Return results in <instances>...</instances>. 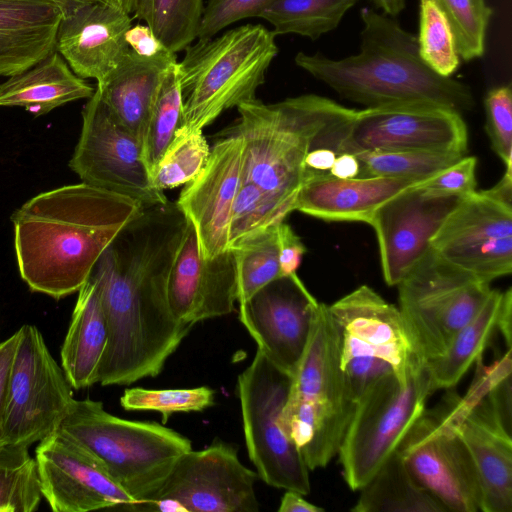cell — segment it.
<instances>
[{"instance_id": "cell-1", "label": "cell", "mask_w": 512, "mask_h": 512, "mask_svg": "<svg viewBox=\"0 0 512 512\" xmlns=\"http://www.w3.org/2000/svg\"><path fill=\"white\" fill-rule=\"evenodd\" d=\"M187 219L176 203L143 208L100 256L97 283L108 338L98 369L102 386L158 376L193 327L172 314L171 263Z\"/></svg>"}, {"instance_id": "cell-2", "label": "cell", "mask_w": 512, "mask_h": 512, "mask_svg": "<svg viewBox=\"0 0 512 512\" xmlns=\"http://www.w3.org/2000/svg\"><path fill=\"white\" fill-rule=\"evenodd\" d=\"M136 200L84 182L42 192L11 216L22 280L61 299L79 291L100 256L143 210Z\"/></svg>"}, {"instance_id": "cell-3", "label": "cell", "mask_w": 512, "mask_h": 512, "mask_svg": "<svg viewBox=\"0 0 512 512\" xmlns=\"http://www.w3.org/2000/svg\"><path fill=\"white\" fill-rule=\"evenodd\" d=\"M360 51L343 59L298 52L295 64L341 97L368 107L431 104L471 110L465 83L434 72L421 58L417 37L384 13L364 7Z\"/></svg>"}, {"instance_id": "cell-4", "label": "cell", "mask_w": 512, "mask_h": 512, "mask_svg": "<svg viewBox=\"0 0 512 512\" xmlns=\"http://www.w3.org/2000/svg\"><path fill=\"white\" fill-rule=\"evenodd\" d=\"M228 133L243 141V181L252 182L294 211L306 175L305 158L318 147L343 152L356 111L315 94L237 107Z\"/></svg>"}, {"instance_id": "cell-5", "label": "cell", "mask_w": 512, "mask_h": 512, "mask_svg": "<svg viewBox=\"0 0 512 512\" xmlns=\"http://www.w3.org/2000/svg\"><path fill=\"white\" fill-rule=\"evenodd\" d=\"M340 341L328 305L319 303L280 417L310 470L325 467L338 453L356 405L342 369Z\"/></svg>"}, {"instance_id": "cell-6", "label": "cell", "mask_w": 512, "mask_h": 512, "mask_svg": "<svg viewBox=\"0 0 512 512\" xmlns=\"http://www.w3.org/2000/svg\"><path fill=\"white\" fill-rule=\"evenodd\" d=\"M275 37L261 24H246L187 46L178 62L184 102L180 130H203L224 111L256 99L278 54Z\"/></svg>"}, {"instance_id": "cell-7", "label": "cell", "mask_w": 512, "mask_h": 512, "mask_svg": "<svg viewBox=\"0 0 512 512\" xmlns=\"http://www.w3.org/2000/svg\"><path fill=\"white\" fill-rule=\"evenodd\" d=\"M58 430L91 452L134 503L149 500L191 441L156 422L108 413L102 402L76 400Z\"/></svg>"}, {"instance_id": "cell-8", "label": "cell", "mask_w": 512, "mask_h": 512, "mask_svg": "<svg viewBox=\"0 0 512 512\" xmlns=\"http://www.w3.org/2000/svg\"><path fill=\"white\" fill-rule=\"evenodd\" d=\"M433 392L426 362L415 358L405 381L389 373L359 398L337 453L350 489L360 490L398 449Z\"/></svg>"}, {"instance_id": "cell-9", "label": "cell", "mask_w": 512, "mask_h": 512, "mask_svg": "<svg viewBox=\"0 0 512 512\" xmlns=\"http://www.w3.org/2000/svg\"><path fill=\"white\" fill-rule=\"evenodd\" d=\"M399 310L415 356L442 355L484 305L491 288L431 248L397 284Z\"/></svg>"}, {"instance_id": "cell-10", "label": "cell", "mask_w": 512, "mask_h": 512, "mask_svg": "<svg viewBox=\"0 0 512 512\" xmlns=\"http://www.w3.org/2000/svg\"><path fill=\"white\" fill-rule=\"evenodd\" d=\"M291 380L257 348L238 376L237 396L248 456L257 475L274 488L307 495L310 469L280 423Z\"/></svg>"}, {"instance_id": "cell-11", "label": "cell", "mask_w": 512, "mask_h": 512, "mask_svg": "<svg viewBox=\"0 0 512 512\" xmlns=\"http://www.w3.org/2000/svg\"><path fill=\"white\" fill-rule=\"evenodd\" d=\"M430 248L451 264L490 283L512 271V168L492 188L463 198Z\"/></svg>"}, {"instance_id": "cell-12", "label": "cell", "mask_w": 512, "mask_h": 512, "mask_svg": "<svg viewBox=\"0 0 512 512\" xmlns=\"http://www.w3.org/2000/svg\"><path fill=\"white\" fill-rule=\"evenodd\" d=\"M75 399L34 325L19 328L7 389L4 444L29 447L58 430Z\"/></svg>"}, {"instance_id": "cell-13", "label": "cell", "mask_w": 512, "mask_h": 512, "mask_svg": "<svg viewBox=\"0 0 512 512\" xmlns=\"http://www.w3.org/2000/svg\"><path fill=\"white\" fill-rule=\"evenodd\" d=\"M69 166L82 182L132 198L144 208L169 201L153 183L142 142L113 117L96 89L82 110Z\"/></svg>"}, {"instance_id": "cell-14", "label": "cell", "mask_w": 512, "mask_h": 512, "mask_svg": "<svg viewBox=\"0 0 512 512\" xmlns=\"http://www.w3.org/2000/svg\"><path fill=\"white\" fill-rule=\"evenodd\" d=\"M450 394L417 419L397 451L416 481L448 511L478 512L482 496L470 452L450 415Z\"/></svg>"}, {"instance_id": "cell-15", "label": "cell", "mask_w": 512, "mask_h": 512, "mask_svg": "<svg viewBox=\"0 0 512 512\" xmlns=\"http://www.w3.org/2000/svg\"><path fill=\"white\" fill-rule=\"evenodd\" d=\"M257 476L235 446L216 440L184 453L149 500H159L162 512H257Z\"/></svg>"}, {"instance_id": "cell-16", "label": "cell", "mask_w": 512, "mask_h": 512, "mask_svg": "<svg viewBox=\"0 0 512 512\" xmlns=\"http://www.w3.org/2000/svg\"><path fill=\"white\" fill-rule=\"evenodd\" d=\"M468 132L454 110L431 104H397L357 110L343 152L428 151L465 155Z\"/></svg>"}, {"instance_id": "cell-17", "label": "cell", "mask_w": 512, "mask_h": 512, "mask_svg": "<svg viewBox=\"0 0 512 512\" xmlns=\"http://www.w3.org/2000/svg\"><path fill=\"white\" fill-rule=\"evenodd\" d=\"M319 303L297 274L280 276L239 305V320L258 349L293 376Z\"/></svg>"}, {"instance_id": "cell-18", "label": "cell", "mask_w": 512, "mask_h": 512, "mask_svg": "<svg viewBox=\"0 0 512 512\" xmlns=\"http://www.w3.org/2000/svg\"><path fill=\"white\" fill-rule=\"evenodd\" d=\"M35 460L43 498L54 512H88L134 503L91 452L59 430L39 442Z\"/></svg>"}, {"instance_id": "cell-19", "label": "cell", "mask_w": 512, "mask_h": 512, "mask_svg": "<svg viewBox=\"0 0 512 512\" xmlns=\"http://www.w3.org/2000/svg\"><path fill=\"white\" fill-rule=\"evenodd\" d=\"M462 199L430 194L417 185L398 193L376 210L370 225L376 233L387 285L397 286L430 249L433 237Z\"/></svg>"}, {"instance_id": "cell-20", "label": "cell", "mask_w": 512, "mask_h": 512, "mask_svg": "<svg viewBox=\"0 0 512 512\" xmlns=\"http://www.w3.org/2000/svg\"><path fill=\"white\" fill-rule=\"evenodd\" d=\"M167 294L173 316L191 326L231 314L238 300L233 251L203 257L194 226L187 219L169 270Z\"/></svg>"}, {"instance_id": "cell-21", "label": "cell", "mask_w": 512, "mask_h": 512, "mask_svg": "<svg viewBox=\"0 0 512 512\" xmlns=\"http://www.w3.org/2000/svg\"><path fill=\"white\" fill-rule=\"evenodd\" d=\"M242 182L243 141L225 132L211 148L205 167L185 184L175 202L194 226L203 257L228 250L231 209Z\"/></svg>"}, {"instance_id": "cell-22", "label": "cell", "mask_w": 512, "mask_h": 512, "mask_svg": "<svg viewBox=\"0 0 512 512\" xmlns=\"http://www.w3.org/2000/svg\"><path fill=\"white\" fill-rule=\"evenodd\" d=\"M340 330L341 360L373 356L388 362L405 381L413 360L407 330L398 307L367 285H361L328 305Z\"/></svg>"}, {"instance_id": "cell-23", "label": "cell", "mask_w": 512, "mask_h": 512, "mask_svg": "<svg viewBox=\"0 0 512 512\" xmlns=\"http://www.w3.org/2000/svg\"><path fill=\"white\" fill-rule=\"evenodd\" d=\"M486 396L472 403L451 394L450 415L476 468L481 512H512V436Z\"/></svg>"}, {"instance_id": "cell-24", "label": "cell", "mask_w": 512, "mask_h": 512, "mask_svg": "<svg viewBox=\"0 0 512 512\" xmlns=\"http://www.w3.org/2000/svg\"><path fill=\"white\" fill-rule=\"evenodd\" d=\"M111 4L91 1L62 17L55 50L83 79L104 80L130 50L125 34L130 16Z\"/></svg>"}, {"instance_id": "cell-25", "label": "cell", "mask_w": 512, "mask_h": 512, "mask_svg": "<svg viewBox=\"0 0 512 512\" xmlns=\"http://www.w3.org/2000/svg\"><path fill=\"white\" fill-rule=\"evenodd\" d=\"M427 179L356 177L338 179L330 174L305 177L294 211L325 221L371 224L376 210L387 200Z\"/></svg>"}, {"instance_id": "cell-26", "label": "cell", "mask_w": 512, "mask_h": 512, "mask_svg": "<svg viewBox=\"0 0 512 512\" xmlns=\"http://www.w3.org/2000/svg\"><path fill=\"white\" fill-rule=\"evenodd\" d=\"M177 62L175 53L164 51L141 57L129 50L96 91L113 117L143 144L150 114L167 70Z\"/></svg>"}, {"instance_id": "cell-27", "label": "cell", "mask_w": 512, "mask_h": 512, "mask_svg": "<svg viewBox=\"0 0 512 512\" xmlns=\"http://www.w3.org/2000/svg\"><path fill=\"white\" fill-rule=\"evenodd\" d=\"M61 18L50 0H0V77L18 74L53 52Z\"/></svg>"}, {"instance_id": "cell-28", "label": "cell", "mask_w": 512, "mask_h": 512, "mask_svg": "<svg viewBox=\"0 0 512 512\" xmlns=\"http://www.w3.org/2000/svg\"><path fill=\"white\" fill-rule=\"evenodd\" d=\"M95 89L77 76L54 50L30 68L0 84L1 107H23L35 116L79 99H89Z\"/></svg>"}, {"instance_id": "cell-29", "label": "cell", "mask_w": 512, "mask_h": 512, "mask_svg": "<svg viewBox=\"0 0 512 512\" xmlns=\"http://www.w3.org/2000/svg\"><path fill=\"white\" fill-rule=\"evenodd\" d=\"M107 324L97 283L90 277L79 289L60 358L65 377L74 389L97 383L106 348Z\"/></svg>"}, {"instance_id": "cell-30", "label": "cell", "mask_w": 512, "mask_h": 512, "mask_svg": "<svg viewBox=\"0 0 512 512\" xmlns=\"http://www.w3.org/2000/svg\"><path fill=\"white\" fill-rule=\"evenodd\" d=\"M354 512H443L445 507L413 477L396 450L360 489Z\"/></svg>"}, {"instance_id": "cell-31", "label": "cell", "mask_w": 512, "mask_h": 512, "mask_svg": "<svg viewBox=\"0 0 512 512\" xmlns=\"http://www.w3.org/2000/svg\"><path fill=\"white\" fill-rule=\"evenodd\" d=\"M503 292L491 290L484 305L452 339L446 351L426 362L434 390L455 386L487 347L498 330Z\"/></svg>"}, {"instance_id": "cell-32", "label": "cell", "mask_w": 512, "mask_h": 512, "mask_svg": "<svg viewBox=\"0 0 512 512\" xmlns=\"http://www.w3.org/2000/svg\"><path fill=\"white\" fill-rule=\"evenodd\" d=\"M358 0H274L259 17L277 35L297 34L317 40L336 29Z\"/></svg>"}, {"instance_id": "cell-33", "label": "cell", "mask_w": 512, "mask_h": 512, "mask_svg": "<svg viewBox=\"0 0 512 512\" xmlns=\"http://www.w3.org/2000/svg\"><path fill=\"white\" fill-rule=\"evenodd\" d=\"M203 10L204 0H136L133 14L176 54L197 39Z\"/></svg>"}, {"instance_id": "cell-34", "label": "cell", "mask_w": 512, "mask_h": 512, "mask_svg": "<svg viewBox=\"0 0 512 512\" xmlns=\"http://www.w3.org/2000/svg\"><path fill=\"white\" fill-rule=\"evenodd\" d=\"M183 112L177 61L170 66L162 80L143 140L144 157L150 173L183 127Z\"/></svg>"}, {"instance_id": "cell-35", "label": "cell", "mask_w": 512, "mask_h": 512, "mask_svg": "<svg viewBox=\"0 0 512 512\" xmlns=\"http://www.w3.org/2000/svg\"><path fill=\"white\" fill-rule=\"evenodd\" d=\"M276 226L251 234L230 248L236 265L239 305L281 276Z\"/></svg>"}, {"instance_id": "cell-36", "label": "cell", "mask_w": 512, "mask_h": 512, "mask_svg": "<svg viewBox=\"0 0 512 512\" xmlns=\"http://www.w3.org/2000/svg\"><path fill=\"white\" fill-rule=\"evenodd\" d=\"M43 498L36 460L29 447L0 446V512H33Z\"/></svg>"}, {"instance_id": "cell-37", "label": "cell", "mask_w": 512, "mask_h": 512, "mask_svg": "<svg viewBox=\"0 0 512 512\" xmlns=\"http://www.w3.org/2000/svg\"><path fill=\"white\" fill-rule=\"evenodd\" d=\"M358 177L429 179L458 162L464 155L428 151H364Z\"/></svg>"}, {"instance_id": "cell-38", "label": "cell", "mask_w": 512, "mask_h": 512, "mask_svg": "<svg viewBox=\"0 0 512 512\" xmlns=\"http://www.w3.org/2000/svg\"><path fill=\"white\" fill-rule=\"evenodd\" d=\"M291 209L252 182L243 181L234 199L228 224V249L269 226L276 225Z\"/></svg>"}, {"instance_id": "cell-39", "label": "cell", "mask_w": 512, "mask_h": 512, "mask_svg": "<svg viewBox=\"0 0 512 512\" xmlns=\"http://www.w3.org/2000/svg\"><path fill=\"white\" fill-rule=\"evenodd\" d=\"M210 151L203 130H179L151 172L154 185L162 191L185 185L205 167Z\"/></svg>"}, {"instance_id": "cell-40", "label": "cell", "mask_w": 512, "mask_h": 512, "mask_svg": "<svg viewBox=\"0 0 512 512\" xmlns=\"http://www.w3.org/2000/svg\"><path fill=\"white\" fill-rule=\"evenodd\" d=\"M419 54L437 74L451 77L459 67L455 37L444 13L434 0H419Z\"/></svg>"}, {"instance_id": "cell-41", "label": "cell", "mask_w": 512, "mask_h": 512, "mask_svg": "<svg viewBox=\"0 0 512 512\" xmlns=\"http://www.w3.org/2000/svg\"><path fill=\"white\" fill-rule=\"evenodd\" d=\"M447 18L460 59L481 58L493 9L486 0H434Z\"/></svg>"}, {"instance_id": "cell-42", "label": "cell", "mask_w": 512, "mask_h": 512, "mask_svg": "<svg viewBox=\"0 0 512 512\" xmlns=\"http://www.w3.org/2000/svg\"><path fill=\"white\" fill-rule=\"evenodd\" d=\"M215 392L207 386L186 389L127 388L120 398L127 411H157L165 423L172 413L201 412L214 405Z\"/></svg>"}, {"instance_id": "cell-43", "label": "cell", "mask_w": 512, "mask_h": 512, "mask_svg": "<svg viewBox=\"0 0 512 512\" xmlns=\"http://www.w3.org/2000/svg\"><path fill=\"white\" fill-rule=\"evenodd\" d=\"M486 132L495 153L512 168V89L511 84L490 89L484 99Z\"/></svg>"}, {"instance_id": "cell-44", "label": "cell", "mask_w": 512, "mask_h": 512, "mask_svg": "<svg viewBox=\"0 0 512 512\" xmlns=\"http://www.w3.org/2000/svg\"><path fill=\"white\" fill-rule=\"evenodd\" d=\"M274 0H208L204 5L197 38L215 36L231 24L259 17Z\"/></svg>"}, {"instance_id": "cell-45", "label": "cell", "mask_w": 512, "mask_h": 512, "mask_svg": "<svg viewBox=\"0 0 512 512\" xmlns=\"http://www.w3.org/2000/svg\"><path fill=\"white\" fill-rule=\"evenodd\" d=\"M476 166V157L464 155L458 162L427 179L420 186L434 195L467 197L476 191Z\"/></svg>"}, {"instance_id": "cell-46", "label": "cell", "mask_w": 512, "mask_h": 512, "mask_svg": "<svg viewBox=\"0 0 512 512\" xmlns=\"http://www.w3.org/2000/svg\"><path fill=\"white\" fill-rule=\"evenodd\" d=\"M341 365L349 392L355 403L379 378L394 373L388 362L373 356L350 357L341 360Z\"/></svg>"}, {"instance_id": "cell-47", "label": "cell", "mask_w": 512, "mask_h": 512, "mask_svg": "<svg viewBox=\"0 0 512 512\" xmlns=\"http://www.w3.org/2000/svg\"><path fill=\"white\" fill-rule=\"evenodd\" d=\"M281 276L297 274L306 247L290 225L284 221L276 226Z\"/></svg>"}, {"instance_id": "cell-48", "label": "cell", "mask_w": 512, "mask_h": 512, "mask_svg": "<svg viewBox=\"0 0 512 512\" xmlns=\"http://www.w3.org/2000/svg\"><path fill=\"white\" fill-rule=\"evenodd\" d=\"M511 373L500 378L489 390L487 400L502 426L512 432Z\"/></svg>"}, {"instance_id": "cell-49", "label": "cell", "mask_w": 512, "mask_h": 512, "mask_svg": "<svg viewBox=\"0 0 512 512\" xmlns=\"http://www.w3.org/2000/svg\"><path fill=\"white\" fill-rule=\"evenodd\" d=\"M19 340V329L0 341V446L4 444V417L10 370Z\"/></svg>"}, {"instance_id": "cell-50", "label": "cell", "mask_w": 512, "mask_h": 512, "mask_svg": "<svg viewBox=\"0 0 512 512\" xmlns=\"http://www.w3.org/2000/svg\"><path fill=\"white\" fill-rule=\"evenodd\" d=\"M125 40L129 49L141 57H154L167 51L146 24L131 26L125 34Z\"/></svg>"}, {"instance_id": "cell-51", "label": "cell", "mask_w": 512, "mask_h": 512, "mask_svg": "<svg viewBox=\"0 0 512 512\" xmlns=\"http://www.w3.org/2000/svg\"><path fill=\"white\" fill-rule=\"evenodd\" d=\"M339 152L330 147H318L311 150L305 158L306 172L330 174V169Z\"/></svg>"}, {"instance_id": "cell-52", "label": "cell", "mask_w": 512, "mask_h": 512, "mask_svg": "<svg viewBox=\"0 0 512 512\" xmlns=\"http://www.w3.org/2000/svg\"><path fill=\"white\" fill-rule=\"evenodd\" d=\"M360 162L353 153H339L330 169V175L338 179H351L359 176Z\"/></svg>"}, {"instance_id": "cell-53", "label": "cell", "mask_w": 512, "mask_h": 512, "mask_svg": "<svg viewBox=\"0 0 512 512\" xmlns=\"http://www.w3.org/2000/svg\"><path fill=\"white\" fill-rule=\"evenodd\" d=\"M300 492L286 490L281 498L279 512H323L324 509L310 503Z\"/></svg>"}, {"instance_id": "cell-54", "label": "cell", "mask_w": 512, "mask_h": 512, "mask_svg": "<svg viewBox=\"0 0 512 512\" xmlns=\"http://www.w3.org/2000/svg\"><path fill=\"white\" fill-rule=\"evenodd\" d=\"M512 291H503V301L498 322V331L502 334L507 348H511Z\"/></svg>"}, {"instance_id": "cell-55", "label": "cell", "mask_w": 512, "mask_h": 512, "mask_svg": "<svg viewBox=\"0 0 512 512\" xmlns=\"http://www.w3.org/2000/svg\"><path fill=\"white\" fill-rule=\"evenodd\" d=\"M385 15L390 17L398 16L405 8L406 0H370Z\"/></svg>"}, {"instance_id": "cell-56", "label": "cell", "mask_w": 512, "mask_h": 512, "mask_svg": "<svg viewBox=\"0 0 512 512\" xmlns=\"http://www.w3.org/2000/svg\"><path fill=\"white\" fill-rule=\"evenodd\" d=\"M61 11L62 17L68 16L75 12L81 6L91 2L92 0H50Z\"/></svg>"}, {"instance_id": "cell-57", "label": "cell", "mask_w": 512, "mask_h": 512, "mask_svg": "<svg viewBox=\"0 0 512 512\" xmlns=\"http://www.w3.org/2000/svg\"><path fill=\"white\" fill-rule=\"evenodd\" d=\"M136 0H111L113 6L118 7L128 14H132L135 9Z\"/></svg>"}, {"instance_id": "cell-58", "label": "cell", "mask_w": 512, "mask_h": 512, "mask_svg": "<svg viewBox=\"0 0 512 512\" xmlns=\"http://www.w3.org/2000/svg\"><path fill=\"white\" fill-rule=\"evenodd\" d=\"M92 1L106 3V4H111V0H92Z\"/></svg>"}]
</instances>
